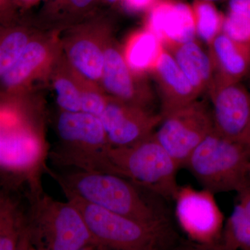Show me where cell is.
<instances>
[{
    "mask_svg": "<svg viewBox=\"0 0 250 250\" xmlns=\"http://www.w3.org/2000/svg\"><path fill=\"white\" fill-rule=\"evenodd\" d=\"M107 154L111 174L129 179L167 202L174 201L180 167L154 134L131 146H111Z\"/></svg>",
    "mask_w": 250,
    "mask_h": 250,
    "instance_id": "8992f818",
    "label": "cell"
},
{
    "mask_svg": "<svg viewBox=\"0 0 250 250\" xmlns=\"http://www.w3.org/2000/svg\"><path fill=\"white\" fill-rule=\"evenodd\" d=\"M0 250H31L24 190L0 186Z\"/></svg>",
    "mask_w": 250,
    "mask_h": 250,
    "instance_id": "e0dca14e",
    "label": "cell"
},
{
    "mask_svg": "<svg viewBox=\"0 0 250 250\" xmlns=\"http://www.w3.org/2000/svg\"><path fill=\"white\" fill-rule=\"evenodd\" d=\"M77 74L80 84L82 111L100 116L106 107L108 95L99 83L85 78L78 72Z\"/></svg>",
    "mask_w": 250,
    "mask_h": 250,
    "instance_id": "484cf974",
    "label": "cell"
},
{
    "mask_svg": "<svg viewBox=\"0 0 250 250\" xmlns=\"http://www.w3.org/2000/svg\"><path fill=\"white\" fill-rule=\"evenodd\" d=\"M195 17L196 36L209 45L221 31L223 16L214 3L206 0H195L192 6Z\"/></svg>",
    "mask_w": 250,
    "mask_h": 250,
    "instance_id": "d4e9b609",
    "label": "cell"
},
{
    "mask_svg": "<svg viewBox=\"0 0 250 250\" xmlns=\"http://www.w3.org/2000/svg\"><path fill=\"white\" fill-rule=\"evenodd\" d=\"M61 34L41 29L31 39L12 67L0 79V99L34 93L36 83L49 80L62 53Z\"/></svg>",
    "mask_w": 250,
    "mask_h": 250,
    "instance_id": "ba28073f",
    "label": "cell"
},
{
    "mask_svg": "<svg viewBox=\"0 0 250 250\" xmlns=\"http://www.w3.org/2000/svg\"><path fill=\"white\" fill-rule=\"evenodd\" d=\"M45 172L68 191L105 209L147 224L172 223L165 199L116 174L68 169Z\"/></svg>",
    "mask_w": 250,
    "mask_h": 250,
    "instance_id": "7a4b0ae2",
    "label": "cell"
},
{
    "mask_svg": "<svg viewBox=\"0 0 250 250\" xmlns=\"http://www.w3.org/2000/svg\"><path fill=\"white\" fill-rule=\"evenodd\" d=\"M214 130L232 141L238 139L250 117V90L243 82L212 83L208 92Z\"/></svg>",
    "mask_w": 250,
    "mask_h": 250,
    "instance_id": "5bb4252c",
    "label": "cell"
},
{
    "mask_svg": "<svg viewBox=\"0 0 250 250\" xmlns=\"http://www.w3.org/2000/svg\"><path fill=\"white\" fill-rule=\"evenodd\" d=\"M100 3V0H45L33 18L39 29L62 32L98 12Z\"/></svg>",
    "mask_w": 250,
    "mask_h": 250,
    "instance_id": "d6986e66",
    "label": "cell"
},
{
    "mask_svg": "<svg viewBox=\"0 0 250 250\" xmlns=\"http://www.w3.org/2000/svg\"><path fill=\"white\" fill-rule=\"evenodd\" d=\"M151 73L163 118L201 97L164 47Z\"/></svg>",
    "mask_w": 250,
    "mask_h": 250,
    "instance_id": "9a60e30c",
    "label": "cell"
},
{
    "mask_svg": "<svg viewBox=\"0 0 250 250\" xmlns=\"http://www.w3.org/2000/svg\"><path fill=\"white\" fill-rule=\"evenodd\" d=\"M246 175L247 180H248V182L250 183V161L249 164H248V167H247Z\"/></svg>",
    "mask_w": 250,
    "mask_h": 250,
    "instance_id": "e575fe53",
    "label": "cell"
},
{
    "mask_svg": "<svg viewBox=\"0 0 250 250\" xmlns=\"http://www.w3.org/2000/svg\"><path fill=\"white\" fill-rule=\"evenodd\" d=\"M229 12L240 15L250 21V0H227Z\"/></svg>",
    "mask_w": 250,
    "mask_h": 250,
    "instance_id": "f546056e",
    "label": "cell"
},
{
    "mask_svg": "<svg viewBox=\"0 0 250 250\" xmlns=\"http://www.w3.org/2000/svg\"><path fill=\"white\" fill-rule=\"evenodd\" d=\"M236 141L250 147V117L246 128Z\"/></svg>",
    "mask_w": 250,
    "mask_h": 250,
    "instance_id": "d6a6232c",
    "label": "cell"
},
{
    "mask_svg": "<svg viewBox=\"0 0 250 250\" xmlns=\"http://www.w3.org/2000/svg\"><path fill=\"white\" fill-rule=\"evenodd\" d=\"M100 85L109 96L134 106L155 111L159 103L155 87L146 75L129 67L113 34L105 49Z\"/></svg>",
    "mask_w": 250,
    "mask_h": 250,
    "instance_id": "7c38bea8",
    "label": "cell"
},
{
    "mask_svg": "<svg viewBox=\"0 0 250 250\" xmlns=\"http://www.w3.org/2000/svg\"><path fill=\"white\" fill-rule=\"evenodd\" d=\"M31 250H99L80 210L42 188L25 191Z\"/></svg>",
    "mask_w": 250,
    "mask_h": 250,
    "instance_id": "277c9868",
    "label": "cell"
},
{
    "mask_svg": "<svg viewBox=\"0 0 250 250\" xmlns=\"http://www.w3.org/2000/svg\"><path fill=\"white\" fill-rule=\"evenodd\" d=\"M170 52L187 80L200 95L208 93L213 82V67L210 54L196 40L163 45Z\"/></svg>",
    "mask_w": 250,
    "mask_h": 250,
    "instance_id": "ffe728a7",
    "label": "cell"
},
{
    "mask_svg": "<svg viewBox=\"0 0 250 250\" xmlns=\"http://www.w3.org/2000/svg\"><path fill=\"white\" fill-rule=\"evenodd\" d=\"M206 1H211V2H217V1H226L227 0H206Z\"/></svg>",
    "mask_w": 250,
    "mask_h": 250,
    "instance_id": "d590c367",
    "label": "cell"
},
{
    "mask_svg": "<svg viewBox=\"0 0 250 250\" xmlns=\"http://www.w3.org/2000/svg\"><path fill=\"white\" fill-rule=\"evenodd\" d=\"M23 14L13 0H0V23L9 24L16 22Z\"/></svg>",
    "mask_w": 250,
    "mask_h": 250,
    "instance_id": "83f0119b",
    "label": "cell"
},
{
    "mask_svg": "<svg viewBox=\"0 0 250 250\" xmlns=\"http://www.w3.org/2000/svg\"><path fill=\"white\" fill-rule=\"evenodd\" d=\"M147 12L146 28L160 39L163 45L195 40L192 6L174 0H158Z\"/></svg>",
    "mask_w": 250,
    "mask_h": 250,
    "instance_id": "2e32d148",
    "label": "cell"
},
{
    "mask_svg": "<svg viewBox=\"0 0 250 250\" xmlns=\"http://www.w3.org/2000/svg\"><path fill=\"white\" fill-rule=\"evenodd\" d=\"M40 30L34 18L26 13L16 22L0 23V79L12 67L29 41Z\"/></svg>",
    "mask_w": 250,
    "mask_h": 250,
    "instance_id": "44dd1931",
    "label": "cell"
},
{
    "mask_svg": "<svg viewBox=\"0 0 250 250\" xmlns=\"http://www.w3.org/2000/svg\"><path fill=\"white\" fill-rule=\"evenodd\" d=\"M213 130L211 107L207 101L199 99L164 117L154 136L181 169Z\"/></svg>",
    "mask_w": 250,
    "mask_h": 250,
    "instance_id": "30bf717a",
    "label": "cell"
},
{
    "mask_svg": "<svg viewBox=\"0 0 250 250\" xmlns=\"http://www.w3.org/2000/svg\"><path fill=\"white\" fill-rule=\"evenodd\" d=\"M163 48L160 39L146 28L130 38L123 54L132 70L146 75L152 71Z\"/></svg>",
    "mask_w": 250,
    "mask_h": 250,
    "instance_id": "603a6c76",
    "label": "cell"
},
{
    "mask_svg": "<svg viewBox=\"0 0 250 250\" xmlns=\"http://www.w3.org/2000/svg\"><path fill=\"white\" fill-rule=\"evenodd\" d=\"M57 140L49 159L62 168L111 173V147L99 117L83 111H60L56 123Z\"/></svg>",
    "mask_w": 250,
    "mask_h": 250,
    "instance_id": "5b68a950",
    "label": "cell"
},
{
    "mask_svg": "<svg viewBox=\"0 0 250 250\" xmlns=\"http://www.w3.org/2000/svg\"><path fill=\"white\" fill-rule=\"evenodd\" d=\"M215 194L191 186L179 187L174 202L175 217L192 248L218 250L225 225V217Z\"/></svg>",
    "mask_w": 250,
    "mask_h": 250,
    "instance_id": "9c48e42d",
    "label": "cell"
},
{
    "mask_svg": "<svg viewBox=\"0 0 250 250\" xmlns=\"http://www.w3.org/2000/svg\"><path fill=\"white\" fill-rule=\"evenodd\" d=\"M111 20L100 11L61 34L62 53L82 76L100 85L105 49L113 35Z\"/></svg>",
    "mask_w": 250,
    "mask_h": 250,
    "instance_id": "8fae6325",
    "label": "cell"
},
{
    "mask_svg": "<svg viewBox=\"0 0 250 250\" xmlns=\"http://www.w3.org/2000/svg\"><path fill=\"white\" fill-rule=\"evenodd\" d=\"M62 192L80 210L99 250H169L187 245L172 223H142Z\"/></svg>",
    "mask_w": 250,
    "mask_h": 250,
    "instance_id": "3957f363",
    "label": "cell"
},
{
    "mask_svg": "<svg viewBox=\"0 0 250 250\" xmlns=\"http://www.w3.org/2000/svg\"><path fill=\"white\" fill-rule=\"evenodd\" d=\"M42 104L34 93L0 99V186L42 187L49 156Z\"/></svg>",
    "mask_w": 250,
    "mask_h": 250,
    "instance_id": "6da1fadb",
    "label": "cell"
},
{
    "mask_svg": "<svg viewBox=\"0 0 250 250\" xmlns=\"http://www.w3.org/2000/svg\"><path fill=\"white\" fill-rule=\"evenodd\" d=\"M250 250V215L236 204L224 225L218 250Z\"/></svg>",
    "mask_w": 250,
    "mask_h": 250,
    "instance_id": "cb8c5ba5",
    "label": "cell"
},
{
    "mask_svg": "<svg viewBox=\"0 0 250 250\" xmlns=\"http://www.w3.org/2000/svg\"><path fill=\"white\" fill-rule=\"evenodd\" d=\"M221 32L233 40L250 42V21L240 15L228 11L223 16Z\"/></svg>",
    "mask_w": 250,
    "mask_h": 250,
    "instance_id": "4316f807",
    "label": "cell"
},
{
    "mask_svg": "<svg viewBox=\"0 0 250 250\" xmlns=\"http://www.w3.org/2000/svg\"><path fill=\"white\" fill-rule=\"evenodd\" d=\"M49 81L60 111H82L78 74L62 53L52 69Z\"/></svg>",
    "mask_w": 250,
    "mask_h": 250,
    "instance_id": "7402d4cb",
    "label": "cell"
},
{
    "mask_svg": "<svg viewBox=\"0 0 250 250\" xmlns=\"http://www.w3.org/2000/svg\"><path fill=\"white\" fill-rule=\"evenodd\" d=\"M158 0H121L126 11L131 13L148 11Z\"/></svg>",
    "mask_w": 250,
    "mask_h": 250,
    "instance_id": "f1b7e54d",
    "label": "cell"
},
{
    "mask_svg": "<svg viewBox=\"0 0 250 250\" xmlns=\"http://www.w3.org/2000/svg\"><path fill=\"white\" fill-rule=\"evenodd\" d=\"M208 47L214 75L213 83L246 80L250 71V42L233 40L220 31Z\"/></svg>",
    "mask_w": 250,
    "mask_h": 250,
    "instance_id": "ac0fdd59",
    "label": "cell"
},
{
    "mask_svg": "<svg viewBox=\"0 0 250 250\" xmlns=\"http://www.w3.org/2000/svg\"><path fill=\"white\" fill-rule=\"evenodd\" d=\"M237 192V204L250 215V183L246 184L240 188Z\"/></svg>",
    "mask_w": 250,
    "mask_h": 250,
    "instance_id": "4dcf8cb0",
    "label": "cell"
},
{
    "mask_svg": "<svg viewBox=\"0 0 250 250\" xmlns=\"http://www.w3.org/2000/svg\"><path fill=\"white\" fill-rule=\"evenodd\" d=\"M99 118L110 146L124 147L154 134L163 116L159 112L134 106L108 95L106 107Z\"/></svg>",
    "mask_w": 250,
    "mask_h": 250,
    "instance_id": "4fadbf2b",
    "label": "cell"
},
{
    "mask_svg": "<svg viewBox=\"0 0 250 250\" xmlns=\"http://www.w3.org/2000/svg\"><path fill=\"white\" fill-rule=\"evenodd\" d=\"M250 147L226 139L213 130L188 156L186 167L213 194L238 191L247 180Z\"/></svg>",
    "mask_w": 250,
    "mask_h": 250,
    "instance_id": "52a82bcc",
    "label": "cell"
},
{
    "mask_svg": "<svg viewBox=\"0 0 250 250\" xmlns=\"http://www.w3.org/2000/svg\"><path fill=\"white\" fill-rule=\"evenodd\" d=\"M119 1H121V0H100V2L108 4H116Z\"/></svg>",
    "mask_w": 250,
    "mask_h": 250,
    "instance_id": "836d02e7",
    "label": "cell"
},
{
    "mask_svg": "<svg viewBox=\"0 0 250 250\" xmlns=\"http://www.w3.org/2000/svg\"><path fill=\"white\" fill-rule=\"evenodd\" d=\"M247 86H248V88H249V90H250V79L249 80H247Z\"/></svg>",
    "mask_w": 250,
    "mask_h": 250,
    "instance_id": "8d00e7d4",
    "label": "cell"
},
{
    "mask_svg": "<svg viewBox=\"0 0 250 250\" xmlns=\"http://www.w3.org/2000/svg\"><path fill=\"white\" fill-rule=\"evenodd\" d=\"M21 12L26 13L28 10L45 0H13Z\"/></svg>",
    "mask_w": 250,
    "mask_h": 250,
    "instance_id": "1f68e13d",
    "label": "cell"
}]
</instances>
